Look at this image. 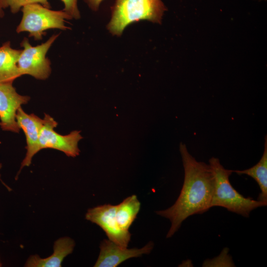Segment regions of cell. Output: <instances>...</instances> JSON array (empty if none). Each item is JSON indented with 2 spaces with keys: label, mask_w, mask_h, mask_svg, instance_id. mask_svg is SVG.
I'll return each instance as SVG.
<instances>
[{
  "label": "cell",
  "mask_w": 267,
  "mask_h": 267,
  "mask_svg": "<svg viewBox=\"0 0 267 267\" xmlns=\"http://www.w3.org/2000/svg\"><path fill=\"white\" fill-rule=\"evenodd\" d=\"M179 151L184 171L180 192L171 207L156 212L171 222L167 238L171 237L187 218L202 214L211 208L214 190V177L209 164L197 161L182 142L179 144Z\"/></svg>",
  "instance_id": "6da1fadb"
},
{
  "label": "cell",
  "mask_w": 267,
  "mask_h": 267,
  "mask_svg": "<svg viewBox=\"0 0 267 267\" xmlns=\"http://www.w3.org/2000/svg\"><path fill=\"white\" fill-rule=\"evenodd\" d=\"M209 164L214 177L211 208L222 207L229 212L248 218L253 210L267 205V203L250 197H245L239 193L229 181L232 170L225 169L218 158L212 157L209 161Z\"/></svg>",
  "instance_id": "7a4b0ae2"
},
{
  "label": "cell",
  "mask_w": 267,
  "mask_h": 267,
  "mask_svg": "<svg viewBox=\"0 0 267 267\" xmlns=\"http://www.w3.org/2000/svg\"><path fill=\"white\" fill-rule=\"evenodd\" d=\"M166 10L161 0H116L107 29L120 36L129 25L141 20L160 23Z\"/></svg>",
  "instance_id": "3957f363"
},
{
  "label": "cell",
  "mask_w": 267,
  "mask_h": 267,
  "mask_svg": "<svg viewBox=\"0 0 267 267\" xmlns=\"http://www.w3.org/2000/svg\"><path fill=\"white\" fill-rule=\"evenodd\" d=\"M22 17L16 31L17 33H29V37L41 40L49 29L66 30V20L72 19L63 10H53L39 3L30 4L21 9Z\"/></svg>",
  "instance_id": "277c9868"
},
{
  "label": "cell",
  "mask_w": 267,
  "mask_h": 267,
  "mask_svg": "<svg viewBox=\"0 0 267 267\" xmlns=\"http://www.w3.org/2000/svg\"><path fill=\"white\" fill-rule=\"evenodd\" d=\"M59 35H52L45 42L34 46L27 38L23 39L20 44L23 49L17 61L21 76L28 75L41 80L49 77L51 72V63L46 55Z\"/></svg>",
  "instance_id": "5b68a950"
},
{
  "label": "cell",
  "mask_w": 267,
  "mask_h": 267,
  "mask_svg": "<svg viewBox=\"0 0 267 267\" xmlns=\"http://www.w3.org/2000/svg\"><path fill=\"white\" fill-rule=\"evenodd\" d=\"M44 122L39 138L40 150L50 148L63 152L68 157L79 155V141L83 138L80 131H73L68 134L61 135L54 130L58 123L50 115L44 114Z\"/></svg>",
  "instance_id": "8992f818"
},
{
  "label": "cell",
  "mask_w": 267,
  "mask_h": 267,
  "mask_svg": "<svg viewBox=\"0 0 267 267\" xmlns=\"http://www.w3.org/2000/svg\"><path fill=\"white\" fill-rule=\"evenodd\" d=\"M116 205L105 204L88 210L86 219L100 226L109 238L115 243L127 247L131 240L129 231L119 226L116 218Z\"/></svg>",
  "instance_id": "52a82bcc"
},
{
  "label": "cell",
  "mask_w": 267,
  "mask_h": 267,
  "mask_svg": "<svg viewBox=\"0 0 267 267\" xmlns=\"http://www.w3.org/2000/svg\"><path fill=\"white\" fill-rule=\"evenodd\" d=\"M30 97L19 94L13 83H0V123L3 131L19 133L20 129L16 120L18 109L28 102Z\"/></svg>",
  "instance_id": "ba28073f"
},
{
  "label": "cell",
  "mask_w": 267,
  "mask_h": 267,
  "mask_svg": "<svg viewBox=\"0 0 267 267\" xmlns=\"http://www.w3.org/2000/svg\"><path fill=\"white\" fill-rule=\"evenodd\" d=\"M154 247L152 241L141 248L127 249L110 240L104 239L100 245V253L94 267H116L127 260L149 254Z\"/></svg>",
  "instance_id": "9c48e42d"
},
{
  "label": "cell",
  "mask_w": 267,
  "mask_h": 267,
  "mask_svg": "<svg viewBox=\"0 0 267 267\" xmlns=\"http://www.w3.org/2000/svg\"><path fill=\"white\" fill-rule=\"evenodd\" d=\"M16 120L19 128L23 131L26 139L27 151L21 163L20 172L23 167L31 165L34 156L40 151L39 138L44 120L34 114L26 113L20 107L17 111Z\"/></svg>",
  "instance_id": "30bf717a"
},
{
  "label": "cell",
  "mask_w": 267,
  "mask_h": 267,
  "mask_svg": "<svg viewBox=\"0 0 267 267\" xmlns=\"http://www.w3.org/2000/svg\"><path fill=\"white\" fill-rule=\"evenodd\" d=\"M75 246V241L68 237L59 238L54 243L53 253L45 258L38 255H32L27 260L26 267H60L64 259L71 254Z\"/></svg>",
  "instance_id": "8fae6325"
},
{
  "label": "cell",
  "mask_w": 267,
  "mask_h": 267,
  "mask_svg": "<svg viewBox=\"0 0 267 267\" xmlns=\"http://www.w3.org/2000/svg\"><path fill=\"white\" fill-rule=\"evenodd\" d=\"M21 50L13 48L10 41L0 46V83L12 82L21 76L17 61Z\"/></svg>",
  "instance_id": "7c38bea8"
},
{
  "label": "cell",
  "mask_w": 267,
  "mask_h": 267,
  "mask_svg": "<svg viewBox=\"0 0 267 267\" xmlns=\"http://www.w3.org/2000/svg\"><path fill=\"white\" fill-rule=\"evenodd\" d=\"M238 175L251 177L258 183L261 192L258 200L267 204V137H265L264 150L259 161L253 167L243 170H232Z\"/></svg>",
  "instance_id": "4fadbf2b"
},
{
  "label": "cell",
  "mask_w": 267,
  "mask_h": 267,
  "mask_svg": "<svg viewBox=\"0 0 267 267\" xmlns=\"http://www.w3.org/2000/svg\"><path fill=\"white\" fill-rule=\"evenodd\" d=\"M140 205L136 196L132 195L116 205V218L121 229L129 231L140 210Z\"/></svg>",
  "instance_id": "5bb4252c"
},
{
  "label": "cell",
  "mask_w": 267,
  "mask_h": 267,
  "mask_svg": "<svg viewBox=\"0 0 267 267\" xmlns=\"http://www.w3.org/2000/svg\"><path fill=\"white\" fill-rule=\"evenodd\" d=\"M229 249L224 248L220 255L212 260L205 261L203 267H235L231 257L228 254Z\"/></svg>",
  "instance_id": "9a60e30c"
},
{
  "label": "cell",
  "mask_w": 267,
  "mask_h": 267,
  "mask_svg": "<svg viewBox=\"0 0 267 267\" xmlns=\"http://www.w3.org/2000/svg\"><path fill=\"white\" fill-rule=\"evenodd\" d=\"M7 5L8 7L13 14H15L19 12L23 7L25 5L33 4L39 3L42 5L50 8V4L48 0H4Z\"/></svg>",
  "instance_id": "2e32d148"
},
{
  "label": "cell",
  "mask_w": 267,
  "mask_h": 267,
  "mask_svg": "<svg viewBox=\"0 0 267 267\" xmlns=\"http://www.w3.org/2000/svg\"><path fill=\"white\" fill-rule=\"evenodd\" d=\"M64 4L63 10L72 18L78 19L80 18V13L78 7V0H61Z\"/></svg>",
  "instance_id": "e0dca14e"
},
{
  "label": "cell",
  "mask_w": 267,
  "mask_h": 267,
  "mask_svg": "<svg viewBox=\"0 0 267 267\" xmlns=\"http://www.w3.org/2000/svg\"><path fill=\"white\" fill-rule=\"evenodd\" d=\"M103 0H85L89 7L94 11L98 10L99 5Z\"/></svg>",
  "instance_id": "ac0fdd59"
},
{
  "label": "cell",
  "mask_w": 267,
  "mask_h": 267,
  "mask_svg": "<svg viewBox=\"0 0 267 267\" xmlns=\"http://www.w3.org/2000/svg\"><path fill=\"white\" fill-rule=\"evenodd\" d=\"M7 7L5 1L4 0H0V18H2L4 16V10Z\"/></svg>",
  "instance_id": "d6986e66"
},
{
  "label": "cell",
  "mask_w": 267,
  "mask_h": 267,
  "mask_svg": "<svg viewBox=\"0 0 267 267\" xmlns=\"http://www.w3.org/2000/svg\"><path fill=\"white\" fill-rule=\"evenodd\" d=\"M2 266L1 264L0 263V267H1Z\"/></svg>",
  "instance_id": "ffe728a7"
},
{
  "label": "cell",
  "mask_w": 267,
  "mask_h": 267,
  "mask_svg": "<svg viewBox=\"0 0 267 267\" xmlns=\"http://www.w3.org/2000/svg\"><path fill=\"white\" fill-rule=\"evenodd\" d=\"M0 167H1V165H0Z\"/></svg>",
  "instance_id": "44dd1931"
},
{
  "label": "cell",
  "mask_w": 267,
  "mask_h": 267,
  "mask_svg": "<svg viewBox=\"0 0 267 267\" xmlns=\"http://www.w3.org/2000/svg\"></svg>",
  "instance_id": "7402d4cb"
}]
</instances>
